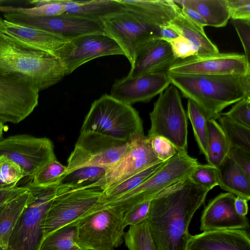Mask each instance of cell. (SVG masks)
Here are the masks:
<instances>
[{
	"label": "cell",
	"instance_id": "603a6c76",
	"mask_svg": "<svg viewBox=\"0 0 250 250\" xmlns=\"http://www.w3.org/2000/svg\"><path fill=\"white\" fill-rule=\"evenodd\" d=\"M118 0L126 10L155 28L168 25L181 12V8L173 0Z\"/></svg>",
	"mask_w": 250,
	"mask_h": 250
},
{
	"label": "cell",
	"instance_id": "8992f818",
	"mask_svg": "<svg viewBox=\"0 0 250 250\" xmlns=\"http://www.w3.org/2000/svg\"><path fill=\"white\" fill-rule=\"evenodd\" d=\"M199 164L188 152L177 151L137 187L114 201L101 206L112 207L124 213L135 205L152 200L164 189L187 178Z\"/></svg>",
	"mask_w": 250,
	"mask_h": 250
},
{
	"label": "cell",
	"instance_id": "60d3db41",
	"mask_svg": "<svg viewBox=\"0 0 250 250\" xmlns=\"http://www.w3.org/2000/svg\"><path fill=\"white\" fill-rule=\"evenodd\" d=\"M150 138L152 150L161 161H168L177 152L174 146L165 138L160 136Z\"/></svg>",
	"mask_w": 250,
	"mask_h": 250
},
{
	"label": "cell",
	"instance_id": "4dcf8cb0",
	"mask_svg": "<svg viewBox=\"0 0 250 250\" xmlns=\"http://www.w3.org/2000/svg\"><path fill=\"white\" fill-rule=\"evenodd\" d=\"M165 162H161L152 166L104 190L99 205L111 202L133 190L161 168Z\"/></svg>",
	"mask_w": 250,
	"mask_h": 250
},
{
	"label": "cell",
	"instance_id": "ba28073f",
	"mask_svg": "<svg viewBox=\"0 0 250 250\" xmlns=\"http://www.w3.org/2000/svg\"><path fill=\"white\" fill-rule=\"evenodd\" d=\"M79 247L86 250H110L123 242L124 213L114 208L99 207L77 223Z\"/></svg>",
	"mask_w": 250,
	"mask_h": 250
},
{
	"label": "cell",
	"instance_id": "8d00e7d4",
	"mask_svg": "<svg viewBox=\"0 0 250 250\" xmlns=\"http://www.w3.org/2000/svg\"><path fill=\"white\" fill-rule=\"evenodd\" d=\"M24 177L19 166L7 158L0 156V189L14 188Z\"/></svg>",
	"mask_w": 250,
	"mask_h": 250
},
{
	"label": "cell",
	"instance_id": "c3c4849f",
	"mask_svg": "<svg viewBox=\"0 0 250 250\" xmlns=\"http://www.w3.org/2000/svg\"><path fill=\"white\" fill-rule=\"evenodd\" d=\"M179 36L178 33L168 25L159 27L158 39L169 42Z\"/></svg>",
	"mask_w": 250,
	"mask_h": 250
},
{
	"label": "cell",
	"instance_id": "5b68a950",
	"mask_svg": "<svg viewBox=\"0 0 250 250\" xmlns=\"http://www.w3.org/2000/svg\"><path fill=\"white\" fill-rule=\"evenodd\" d=\"M27 204L9 238V250H39L44 239L46 215L57 194V186L39 187L30 182Z\"/></svg>",
	"mask_w": 250,
	"mask_h": 250
},
{
	"label": "cell",
	"instance_id": "f546056e",
	"mask_svg": "<svg viewBox=\"0 0 250 250\" xmlns=\"http://www.w3.org/2000/svg\"><path fill=\"white\" fill-rule=\"evenodd\" d=\"M208 146L206 158L208 164L217 167L228 156L229 146L226 135L216 120L208 119Z\"/></svg>",
	"mask_w": 250,
	"mask_h": 250
},
{
	"label": "cell",
	"instance_id": "3957f363",
	"mask_svg": "<svg viewBox=\"0 0 250 250\" xmlns=\"http://www.w3.org/2000/svg\"><path fill=\"white\" fill-rule=\"evenodd\" d=\"M0 72L21 76L39 91L56 84L66 75L56 56L21 46L0 34Z\"/></svg>",
	"mask_w": 250,
	"mask_h": 250
},
{
	"label": "cell",
	"instance_id": "4316f807",
	"mask_svg": "<svg viewBox=\"0 0 250 250\" xmlns=\"http://www.w3.org/2000/svg\"><path fill=\"white\" fill-rule=\"evenodd\" d=\"M108 167L85 166L66 172L57 186V193L96 187L104 177Z\"/></svg>",
	"mask_w": 250,
	"mask_h": 250
},
{
	"label": "cell",
	"instance_id": "4fadbf2b",
	"mask_svg": "<svg viewBox=\"0 0 250 250\" xmlns=\"http://www.w3.org/2000/svg\"><path fill=\"white\" fill-rule=\"evenodd\" d=\"M39 92L22 77L0 72V121L16 124L25 119L37 106Z\"/></svg>",
	"mask_w": 250,
	"mask_h": 250
},
{
	"label": "cell",
	"instance_id": "6da1fadb",
	"mask_svg": "<svg viewBox=\"0 0 250 250\" xmlns=\"http://www.w3.org/2000/svg\"><path fill=\"white\" fill-rule=\"evenodd\" d=\"M209 191L188 176L151 200L146 221L158 250H186L190 223Z\"/></svg>",
	"mask_w": 250,
	"mask_h": 250
},
{
	"label": "cell",
	"instance_id": "f5cc1de1",
	"mask_svg": "<svg viewBox=\"0 0 250 250\" xmlns=\"http://www.w3.org/2000/svg\"><path fill=\"white\" fill-rule=\"evenodd\" d=\"M6 203L5 204H4L1 206H0V213L1 212V211H2V210L3 209V208H4L5 205ZM0 250H9L8 249L7 250H4L3 249H2V248H1L0 247Z\"/></svg>",
	"mask_w": 250,
	"mask_h": 250
},
{
	"label": "cell",
	"instance_id": "5bb4252c",
	"mask_svg": "<svg viewBox=\"0 0 250 250\" xmlns=\"http://www.w3.org/2000/svg\"><path fill=\"white\" fill-rule=\"evenodd\" d=\"M124 55L117 43L104 32L85 34L67 41L55 56L69 75L94 59L110 55Z\"/></svg>",
	"mask_w": 250,
	"mask_h": 250
},
{
	"label": "cell",
	"instance_id": "7dc6e473",
	"mask_svg": "<svg viewBox=\"0 0 250 250\" xmlns=\"http://www.w3.org/2000/svg\"><path fill=\"white\" fill-rule=\"evenodd\" d=\"M181 9L183 13L199 26L204 28L207 26L204 19L196 10L186 6H182Z\"/></svg>",
	"mask_w": 250,
	"mask_h": 250
},
{
	"label": "cell",
	"instance_id": "9a60e30c",
	"mask_svg": "<svg viewBox=\"0 0 250 250\" xmlns=\"http://www.w3.org/2000/svg\"><path fill=\"white\" fill-rule=\"evenodd\" d=\"M167 73L178 74L240 76L250 73L244 55L236 53H217L194 55L177 60Z\"/></svg>",
	"mask_w": 250,
	"mask_h": 250
},
{
	"label": "cell",
	"instance_id": "ee69618b",
	"mask_svg": "<svg viewBox=\"0 0 250 250\" xmlns=\"http://www.w3.org/2000/svg\"><path fill=\"white\" fill-rule=\"evenodd\" d=\"M231 19L250 20V0H227Z\"/></svg>",
	"mask_w": 250,
	"mask_h": 250
},
{
	"label": "cell",
	"instance_id": "7bdbcfd3",
	"mask_svg": "<svg viewBox=\"0 0 250 250\" xmlns=\"http://www.w3.org/2000/svg\"><path fill=\"white\" fill-rule=\"evenodd\" d=\"M175 58L184 59L197 55V52L191 43L187 39L179 35L168 42Z\"/></svg>",
	"mask_w": 250,
	"mask_h": 250
},
{
	"label": "cell",
	"instance_id": "816d5d0a",
	"mask_svg": "<svg viewBox=\"0 0 250 250\" xmlns=\"http://www.w3.org/2000/svg\"><path fill=\"white\" fill-rule=\"evenodd\" d=\"M86 250L83 249H82L79 247H75L71 249H64V250Z\"/></svg>",
	"mask_w": 250,
	"mask_h": 250
},
{
	"label": "cell",
	"instance_id": "9c48e42d",
	"mask_svg": "<svg viewBox=\"0 0 250 250\" xmlns=\"http://www.w3.org/2000/svg\"><path fill=\"white\" fill-rule=\"evenodd\" d=\"M101 21L104 33L120 46L131 66L142 48L149 42L158 39L159 28L147 25L126 9L111 14Z\"/></svg>",
	"mask_w": 250,
	"mask_h": 250
},
{
	"label": "cell",
	"instance_id": "d4e9b609",
	"mask_svg": "<svg viewBox=\"0 0 250 250\" xmlns=\"http://www.w3.org/2000/svg\"><path fill=\"white\" fill-rule=\"evenodd\" d=\"M179 35L182 36L195 47L198 55L219 53L217 47L208 39L204 29L193 22L187 16L180 13L168 24Z\"/></svg>",
	"mask_w": 250,
	"mask_h": 250
},
{
	"label": "cell",
	"instance_id": "cb8c5ba5",
	"mask_svg": "<svg viewBox=\"0 0 250 250\" xmlns=\"http://www.w3.org/2000/svg\"><path fill=\"white\" fill-rule=\"evenodd\" d=\"M62 1L65 9L63 14L94 21H101L111 14L125 10L118 0H62Z\"/></svg>",
	"mask_w": 250,
	"mask_h": 250
},
{
	"label": "cell",
	"instance_id": "e0dca14e",
	"mask_svg": "<svg viewBox=\"0 0 250 250\" xmlns=\"http://www.w3.org/2000/svg\"><path fill=\"white\" fill-rule=\"evenodd\" d=\"M152 150L150 138L142 136L130 141L126 151L96 185L104 190L130 176L161 162Z\"/></svg>",
	"mask_w": 250,
	"mask_h": 250
},
{
	"label": "cell",
	"instance_id": "30bf717a",
	"mask_svg": "<svg viewBox=\"0 0 250 250\" xmlns=\"http://www.w3.org/2000/svg\"><path fill=\"white\" fill-rule=\"evenodd\" d=\"M103 190L91 187L57 193L48 211L44 239L64 226L77 223L97 210Z\"/></svg>",
	"mask_w": 250,
	"mask_h": 250
},
{
	"label": "cell",
	"instance_id": "f6af8a7d",
	"mask_svg": "<svg viewBox=\"0 0 250 250\" xmlns=\"http://www.w3.org/2000/svg\"><path fill=\"white\" fill-rule=\"evenodd\" d=\"M228 156L250 178V152L240 147H229Z\"/></svg>",
	"mask_w": 250,
	"mask_h": 250
},
{
	"label": "cell",
	"instance_id": "8fae6325",
	"mask_svg": "<svg viewBox=\"0 0 250 250\" xmlns=\"http://www.w3.org/2000/svg\"><path fill=\"white\" fill-rule=\"evenodd\" d=\"M130 142L92 132H81L68 159L66 172L85 166L109 167L119 161Z\"/></svg>",
	"mask_w": 250,
	"mask_h": 250
},
{
	"label": "cell",
	"instance_id": "74e56055",
	"mask_svg": "<svg viewBox=\"0 0 250 250\" xmlns=\"http://www.w3.org/2000/svg\"><path fill=\"white\" fill-rule=\"evenodd\" d=\"M189 177L197 185L209 190L218 186L217 168L208 164H199Z\"/></svg>",
	"mask_w": 250,
	"mask_h": 250
},
{
	"label": "cell",
	"instance_id": "7a4b0ae2",
	"mask_svg": "<svg viewBox=\"0 0 250 250\" xmlns=\"http://www.w3.org/2000/svg\"><path fill=\"white\" fill-rule=\"evenodd\" d=\"M167 73L170 84L193 102L208 120L218 119L226 107L250 96V73L240 76Z\"/></svg>",
	"mask_w": 250,
	"mask_h": 250
},
{
	"label": "cell",
	"instance_id": "1f68e13d",
	"mask_svg": "<svg viewBox=\"0 0 250 250\" xmlns=\"http://www.w3.org/2000/svg\"><path fill=\"white\" fill-rule=\"evenodd\" d=\"M77 223L64 226L51 233L44 238L39 250H64L78 247Z\"/></svg>",
	"mask_w": 250,
	"mask_h": 250
},
{
	"label": "cell",
	"instance_id": "f35d334b",
	"mask_svg": "<svg viewBox=\"0 0 250 250\" xmlns=\"http://www.w3.org/2000/svg\"><path fill=\"white\" fill-rule=\"evenodd\" d=\"M221 114L238 124L250 128V96L236 102L229 111Z\"/></svg>",
	"mask_w": 250,
	"mask_h": 250
},
{
	"label": "cell",
	"instance_id": "7402d4cb",
	"mask_svg": "<svg viewBox=\"0 0 250 250\" xmlns=\"http://www.w3.org/2000/svg\"><path fill=\"white\" fill-rule=\"evenodd\" d=\"M176 60L168 42L162 40H154L139 53L127 76L134 77L167 72Z\"/></svg>",
	"mask_w": 250,
	"mask_h": 250
},
{
	"label": "cell",
	"instance_id": "f1b7e54d",
	"mask_svg": "<svg viewBox=\"0 0 250 250\" xmlns=\"http://www.w3.org/2000/svg\"><path fill=\"white\" fill-rule=\"evenodd\" d=\"M28 190L6 203L0 213V247L8 249L11 234L28 200Z\"/></svg>",
	"mask_w": 250,
	"mask_h": 250
},
{
	"label": "cell",
	"instance_id": "ac0fdd59",
	"mask_svg": "<svg viewBox=\"0 0 250 250\" xmlns=\"http://www.w3.org/2000/svg\"><path fill=\"white\" fill-rule=\"evenodd\" d=\"M170 83L167 72L146 74L137 77L126 76L112 85L110 96L131 105L138 102H148L163 92Z\"/></svg>",
	"mask_w": 250,
	"mask_h": 250
},
{
	"label": "cell",
	"instance_id": "ffe728a7",
	"mask_svg": "<svg viewBox=\"0 0 250 250\" xmlns=\"http://www.w3.org/2000/svg\"><path fill=\"white\" fill-rule=\"evenodd\" d=\"M0 34L19 45L55 56L57 51L68 41L55 34L23 26L0 17Z\"/></svg>",
	"mask_w": 250,
	"mask_h": 250
},
{
	"label": "cell",
	"instance_id": "836d02e7",
	"mask_svg": "<svg viewBox=\"0 0 250 250\" xmlns=\"http://www.w3.org/2000/svg\"><path fill=\"white\" fill-rule=\"evenodd\" d=\"M123 239L128 250H158L152 239L147 222L129 226Z\"/></svg>",
	"mask_w": 250,
	"mask_h": 250
},
{
	"label": "cell",
	"instance_id": "ab89813d",
	"mask_svg": "<svg viewBox=\"0 0 250 250\" xmlns=\"http://www.w3.org/2000/svg\"><path fill=\"white\" fill-rule=\"evenodd\" d=\"M151 201L148 200L135 205L124 213L125 227L139 224L147 219Z\"/></svg>",
	"mask_w": 250,
	"mask_h": 250
},
{
	"label": "cell",
	"instance_id": "d6a6232c",
	"mask_svg": "<svg viewBox=\"0 0 250 250\" xmlns=\"http://www.w3.org/2000/svg\"><path fill=\"white\" fill-rule=\"evenodd\" d=\"M218 119L229 147H240L250 152V128L238 124L222 114Z\"/></svg>",
	"mask_w": 250,
	"mask_h": 250
},
{
	"label": "cell",
	"instance_id": "d6986e66",
	"mask_svg": "<svg viewBox=\"0 0 250 250\" xmlns=\"http://www.w3.org/2000/svg\"><path fill=\"white\" fill-rule=\"evenodd\" d=\"M236 196L230 192L221 193L209 201L200 219L203 231L221 229H248L250 224L247 216L239 215L234 202Z\"/></svg>",
	"mask_w": 250,
	"mask_h": 250
},
{
	"label": "cell",
	"instance_id": "44dd1931",
	"mask_svg": "<svg viewBox=\"0 0 250 250\" xmlns=\"http://www.w3.org/2000/svg\"><path fill=\"white\" fill-rule=\"evenodd\" d=\"M186 250H250L249 232L245 229H221L191 235Z\"/></svg>",
	"mask_w": 250,
	"mask_h": 250
},
{
	"label": "cell",
	"instance_id": "277c9868",
	"mask_svg": "<svg viewBox=\"0 0 250 250\" xmlns=\"http://www.w3.org/2000/svg\"><path fill=\"white\" fill-rule=\"evenodd\" d=\"M92 132L129 142L145 136L142 121L131 106L104 94L95 100L81 132Z\"/></svg>",
	"mask_w": 250,
	"mask_h": 250
},
{
	"label": "cell",
	"instance_id": "db71d44e",
	"mask_svg": "<svg viewBox=\"0 0 250 250\" xmlns=\"http://www.w3.org/2000/svg\"><path fill=\"white\" fill-rule=\"evenodd\" d=\"M4 1H5L4 0H0V4L1 3L4 2Z\"/></svg>",
	"mask_w": 250,
	"mask_h": 250
},
{
	"label": "cell",
	"instance_id": "484cf974",
	"mask_svg": "<svg viewBox=\"0 0 250 250\" xmlns=\"http://www.w3.org/2000/svg\"><path fill=\"white\" fill-rule=\"evenodd\" d=\"M218 186L228 192L250 199V178L228 156L217 167Z\"/></svg>",
	"mask_w": 250,
	"mask_h": 250
},
{
	"label": "cell",
	"instance_id": "7c38bea8",
	"mask_svg": "<svg viewBox=\"0 0 250 250\" xmlns=\"http://www.w3.org/2000/svg\"><path fill=\"white\" fill-rule=\"evenodd\" d=\"M19 166L26 176L31 177L45 164L56 158L52 142L45 137L18 134L0 140V156Z\"/></svg>",
	"mask_w": 250,
	"mask_h": 250
},
{
	"label": "cell",
	"instance_id": "d590c367",
	"mask_svg": "<svg viewBox=\"0 0 250 250\" xmlns=\"http://www.w3.org/2000/svg\"><path fill=\"white\" fill-rule=\"evenodd\" d=\"M66 171V166L62 165L55 158L47 162L30 177V183L39 187L57 186Z\"/></svg>",
	"mask_w": 250,
	"mask_h": 250
},
{
	"label": "cell",
	"instance_id": "2e32d148",
	"mask_svg": "<svg viewBox=\"0 0 250 250\" xmlns=\"http://www.w3.org/2000/svg\"><path fill=\"white\" fill-rule=\"evenodd\" d=\"M3 16L11 22L53 33L67 40L87 34L104 32L101 21L65 14L36 17L11 12L3 13Z\"/></svg>",
	"mask_w": 250,
	"mask_h": 250
},
{
	"label": "cell",
	"instance_id": "83f0119b",
	"mask_svg": "<svg viewBox=\"0 0 250 250\" xmlns=\"http://www.w3.org/2000/svg\"><path fill=\"white\" fill-rule=\"evenodd\" d=\"M177 4L198 12L206 21L207 26H225L230 19L227 0H178Z\"/></svg>",
	"mask_w": 250,
	"mask_h": 250
},
{
	"label": "cell",
	"instance_id": "52a82bcc",
	"mask_svg": "<svg viewBox=\"0 0 250 250\" xmlns=\"http://www.w3.org/2000/svg\"><path fill=\"white\" fill-rule=\"evenodd\" d=\"M149 117L147 137H162L177 151L188 152V117L179 91L174 85L170 84L159 94Z\"/></svg>",
	"mask_w": 250,
	"mask_h": 250
},
{
	"label": "cell",
	"instance_id": "11a10c76",
	"mask_svg": "<svg viewBox=\"0 0 250 250\" xmlns=\"http://www.w3.org/2000/svg\"><path fill=\"white\" fill-rule=\"evenodd\" d=\"M114 250V249H111V250Z\"/></svg>",
	"mask_w": 250,
	"mask_h": 250
},
{
	"label": "cell",
	"instance_id": "681fc988",
	"mask_svg": "<svg viewBox=\"0 0 250 250\" xmlns=\"http://www.w3.org/2000/svg\"><path fill=\"white\" fill-rule=\"evenodd\" d=\"M248 201L245 199L236 196L234 206L236 212L240 216H246L248 211Z\"/></svg>",
	"mask_w": 250,
	"mask_h": 250
},
{
	"label": "cell",
	"instance_id": "b9f144b4",
	"mask_svg": "<svg viewBox=\"0 0 250 250\" xmlns=\"http://www.w3.org/2000/svg\"><path fill=\"white\" fill-rule=\"evenodd\" d=\"M230 22L238 35L244 49V55L250 64V20L231 19Z\"/></svg>",
	"mask_w": 250,
	"mask_h": 250
},
{
	"label": "cell",
	"instance_id": "e575fe53",
	"mask_svg": "<svg viewBox=\"0 0 250 250\" xmlns=\"http://www.w3.org/2000/svg\"><path fill=\"white\" fill-rule=\"evenodd\" d=\"M187 115L192 126L200 153L206 157L208 146V119L197 105L190 100H188Z\"/></svg>",
	"mask_w": 250,
	"mask_h": 250
},
{
	"label": "cell",
	"instance_id": "bcb514c9",
	"mask_svg": "<svg viewBox=\"0 0 250 250\" xmlns=\"http://www.w3.org/2000/svg\"><path fill=\"white\" fill-rule=\"evenodd\" d=\"M27 190L25 186L0 189V206L6 203Z\"/></svg>",
	"mask_w": 250,
	"mask_h": 250
},
{
	"label": "cell",
	"instance_id": "f907efd6",
	"mask_svg": "<svg viewBox=\"0 0 250 250\" xmlns=\"http://www.w3.org/2000/svg\"><path fill=\"white\" fill-rule=\"evenodd\" d=\"M5 125L4 123L0 121V140H1V136L2 135L3 131L5 130Z\"/></svg>",
	"mask_w": 250,
	"mask_h": 250
}]
</instances>
